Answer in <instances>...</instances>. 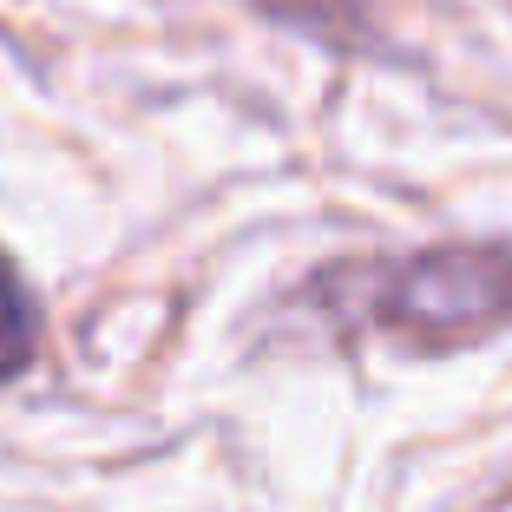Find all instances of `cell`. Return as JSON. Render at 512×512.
<instances>
[{
    "label": "cell",
    "instance_id": "obj_1",
    "mask_svg": "<svg viewBox=\"0 0 512 512\" xmlns=\"http://www.w3.org/2000/svg\"><path fill=\"white\" fill-rule=\"evenodd\" d=\"M362 316L421 348H453L512 329V243H434L381 263L362 289Z\"/></svg>",
    "mask_w": 512,
    "mask_h": 512
},
{
    "label": "cell",
    "instance_id": "obj_3",
    "mask_svg": "<svg viewBox=\"0 0 512 512\" xmlns=\"http://www.w3.org/2000/svg\"><path fill=\"white\" fill-rule=\"evenodd\" d=\"M263 14L289 20L296 33H316V40H355L362 33V14H355V0H256Z\"/></svg>",
    "mask_w": 512,
    "mask_h": 512
},
{
    "label": "cell",
    "instance_id": "obj_2",
    "mask_svg": "<svg viewBox=\"0 0 512 512\" xmlns=\"http://www.w3.org/2000/svg\"><path fill=\"white\" fill-rule=\"evenodd\" d=\"M33 342H40V316H33V296L20 283V270L0 256V381H14L33 362Z\"/></svg>",
    "mask_w": 512,
    "mask_h": 512
}]
</instances>
